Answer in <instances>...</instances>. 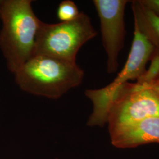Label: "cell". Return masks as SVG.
<instances>
[{"label": "cell", "mask_w": 159, "mask_h": 159, "mask_svg": "<svg viewBox=\"0 0 159 159\" xmlns=\"http://www.w3.org/2000/svg\"><path fill=\"white\" fill-rule=\"evenodd\" d=\"M134 27L154 47H159V17L142 6L138 0L131 1Z\"/></svg>", "instance_id": "ba28073f"}, {"label": "cell", "mask_w": 159, "mask_h": 159, "mask_svg": "<svg viewBox=\"0 0 159 159\" xmlns=\"http://www.w3.org/2000/svg\"><path fill=\"white\" fill-rule=\"evenodd\" d=\"M154 117H159V91L128 82L117 91L110 110L109 133Z\"/></svg>", "instance_id": "5b68a950"}, {"label": "cell", "mask_w": 159, "mask_h": 159, "mask_svg": "<svg viewBox=\"0 0 159 159\" xmlns=\"http://www.w3.org/2000/svg\"><path fill=\"white\" fill-rule=\"evenodd\" d=\"M97 34L90 17L83 12L68 22L47 24L41 21L36 36L35 55L76 62L80 49Z\"/></svg>", "instance_id": "277c9868"}, {"label": "cell", "mask_w": 159, "mask_h": 159, "mask_svg": "<svg viewBox=\"0 0 159 159\" xmlns=\"http://www.w3.org/2000/svg\"><path fill=\"white\" fill-rule=\"evenodd\" d=\"M31 0H0V49L13 74L35 56L36 36L41 21Z\"/></svg>", "instance_id": "6da1fadb"}, {"label": "cell", "mask_w": 159, "mask_h": 159, "mask_svg": "<svg viewBox=\"0 0 159 159\" xmlns=\"http://www.w3.org/2000/svg\"><path fill=\"white\" fill-rule=\"evenodd\" d=\"M150 65L137 79L136 84L147 85L159 77V47H154L153 51L150 58Z\"/></svg>", "instance_id": "9c48e42d"}, {"label": "cell", "mask_w": 159, "mask_h": 159, "mask_svg": "<svg viewBox=\"0 0 159 159\" xmlns=\"http://www.w3.org/2000/svg\"><path fill=\"white\" fill-rule=\"evenodd\" d=\"M142 6L159 17V0H138Z\"/></svg>", "instance_id": "8fae6325"}, {"label": "cell", "mask_w": 159, "mask_h": 159, "mask_svg": "<svg viewBox=\"0 0 159 159\" xmlns=\"http://www.w3.org/2000/svg\"><path fill=\"white\" fill-rule=\"evenodd\" d=\"M145 86L150 87L153 89H154L157 91H159V77L158 78H157L156 79L154 80L152 82H151L149 84L145 85Z\"/></svg>", "instance_id": "7c38bea8"}, {"label": "cell", "mask_w": 159, "mask_h": 159, "mask_svg": "<svg viewBox=\"0 0 159 159\" xmlns=\"http://www.w3.org/2000/svg\"><path fill=\"white\" fill-rule=\"evenodd\" d=\"M130 1L94 0L100 21L103 47L107 56V71L115 73L119 68L120 52L125 46V11Z\"/></svg>", "instance_id": "8992f818"}, {"label": "cell", "mask_w": 159, "mask_h": 159, "mask_svg": "<svg viewBox=\"0 0 159 159\" xmlns=\"http://www.w3.org/2000/svg\"><path fill=\"white\" fill-rule=\"evenodd\" d=\"M80 12L73 1L64 0L58 7L57 16L61 22H68L74 20L79 16Z\"/></svg>", "instance_id": "30bf717a"}, {"label": "cell", "mask_w": 159, "mask_h": 159, "mask_svg": "<svg viewBox=\"0 0 159 159\" xmlns=\"http://www.w3.org/2000/svg\"><path fill=\"white\" fill-rule=\"evenodd\" d=\"M111 144L119 148L159 143V117L143 120L110 133Z\"/></svg>", "instance_id": "52a82bcc"}, {"label": "cell", "mask_w": 159, "mask_h": 159, "mask_svg": "<svg viewBox=\"0 0 159 159\" xmlns=\"http://www.w3.org/2000/svg\"><path fill=\"white\" fill-rule=\"evenodd\" d=\"M14 75L16 84L23 91L58 99L82 83L84 72L76 62L35 55Z\"/></svg>", "instance_id": "7a4b0ae2"}, {"label": "cell", "mask_w": 159, "mask_h": 159, "mask_svg": "<svg viewBox=\"0 0 159 159\" xmlns=\"http://www.w3.org/2000/svg\"><path fill=\"white\" fill-rule=\"evenodd\" d=\"M153 49V45L134 27L129 56L119 74L107 86L85 91V96L91 100L93 107L87 125L103 127L107 123L108 113L117 91L129 80H137L144 73Z\"/></svg>", "instance_id": "3957f363"}]
</instances>
